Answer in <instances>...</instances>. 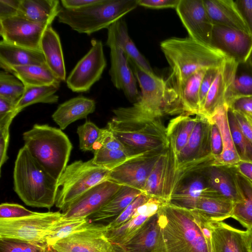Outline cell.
I'll list each match as a JSON object with an SVG mask.
<instances>
[{
	"label": "cell",
	"instance_id": "cell-30",
	"mask_svg": "<svg viewBox=\"0 0 252 252\" xmlns=\"http://www.w3.org/2000/svg\"><path fill=\"white\" fill-rule=\"evenodd\" d=\"M234 202L216 194L202 195L194 210L210 222H218L231 218Z\"/></svg>",
	"mask_w": 252,
	"mask_h": 252
},
{
	"label": "cell",
	"instance_id": "cell-15",
	"mask_svg": "<svg viewBox=\"0 0 252 252\" xmlns=\"http://www.w3.org/2000/svg\"><path fill=\"white\" fill-rule=\"evenodd\" d=\"M238 64L226 57L218 69L199 115L209 119L218 107L230 106L233 101V82Z\"/></svg>",
	"mask_w": 252,
	"mask_h": 252
},
{
	"label": "cell",
	"instance_id": "cell-43",
	"mask_svg": "<svg viewBox=\"0 0 252 252\" xmlns=\"http://www.w3.org/2000/svg\"><path fill=\"white\" fill-rule=\"evenodd\" d=\"M101 131L102 128L90 121H86L84 124L78 126L77 133L79 137L80 149L83 152H93L94 146Z\"/></svg>",
	"mask_w": 252,
	"mask_h": 252
},
{
	"label": "cell",
	"instance_id": "cell-33",
	"mask_svg": "<svg viewBox=\"0 0 252 252\" xmlns=\"http://www.w3.org/2000/svg\"><path fill=\"white\" fill-rule=\"evenodd\" d=\"M7 71L18 78L25 87L52 85L60 87L61 82L46 64L13 66Z\"/></svg>",
	"mask_w": 252,
	"mask_h": 252
},
{
	"label": "cell",
	"instance_id": "cell-48",
	"mask_svg": "<svg viewBox=\"0 0 252 252\" xmlns=\"http://www.w3.org/2000/svg\"><path fill=\"white\" fill-rule=\"evenodd\" d=\"M35 213L18 204L2 203L0 205V219H16L31 216Z\"/></svg>",
	"mask_w": 252,
	"mask_h": 252
},
{
	"label": "cell",
	"instance_id": "cell-51",
	"mask_svg": "<svg viewBox=\"0 0 252 252\" xmlns=\"http://www.w3.org/2000/svg\"><path fill=\"white\" fill-rule=\"evenodd\" d=\"M210 147L211 154L214 158L218 157L222 151V141L218 126L210 122Z\"/></svg>",
	"mask_w": 252,
	"mask_h": 252
},
{
	"label": "cell",
	"instance_id": "cell-39",
	"mask_svg": "<svg viewBox=\"0 0 252 252\" xmlns=\"http://www.w3.org/2000/svg\"><path fill=\"white\" fill-rule=\"evenodd\" d=\"M252 96V65L248 60L238 64L233 82V101L239 98Z\"/></svg>",
	"mask_w": 252,
	"mask_h": 252
},
{
	"label": "cell",
	"instance_id": "cell-37",
	"mask_svg": "<svg viewBox=\"0 0 252 252\" xmlns=\"http://www.w3.org/2000/svg\"><path fill=\"white\" fill-rule=\"evenodd\" d=\"M149 218L138 216L116 228L107 230L106 236L111 244L124 246L136 235Z\"/></svg>",
	"mask_w": 252,
	"mask_h": 252
},
{
	"label": "cell",
	"instance_id": "cell-18",
	"mask_svg": "<svg viewBox=\"0 0 252 252\" xmlns=\"http://www.w3.org/2000/svg\"><path fill=\"white\" fill-rule=\"evenodd\" d=\"M175 162L168 147L156 162L142 192L150 197L168 202L172 192Z\"/></svg>",
	"mask_w": 252,
	"mask_h": 252
},
{
	"label": "cell",
	"instance_id": "cell-59",
	"mask_svg": "<svg viewBox=\"0 0 252 252\" xmlns=\"http://www.w3.org/2000/svg\"><path fill=\"white\" fill-rule=\"evenodd\" d=\"M230 166L252 182V162L240 160L236 164Z\"/></svg>",
	"mask_w": 252,
	"mask_h": 252
},
{
	"label": "cell",
	"instance_id": "cell-23",
	"mask_svg": "<svg viewBox=\"0 0 252 252\" xmlns=\"http://www.w3.org/2000/svg\"><path fill=\"white\" fill-rule=\"evenodd\" d=\"M228 106L224 105L218 107L209 119L219 127L222 141V151L214 158L212 165L230 166L236 164L240 158L234 145L228 119Z\"/></svg>",
	"mask_w": 252,
	"mask_h": 252
},
{
	"label": "cell",
	"instance_id": "cell-36",
	"mask_svg": "<svg viewBox=\"0 0 252 252\" xmlns=\"http://www.w3.org/2000/svg\"><path fill=\"white\" fill-rule=\"evenodd\" d=\"M59 87L54 85L25 87L23 95L16 106V111L19 113L26 107L37 103H57L59 97L56 93Z\"/></svg>",
	"mask_w": 252,
	"mask_h": 252
},
{
	"label": "cell",
	"instance_id": "cell-1",
	"mask_svg": "<svg viewBox=\"0 0 252 252\" xmlns=\"http://www.w3.org/2000/svg\"><path fill=\"white\" fill-rule=\"evenodd\" d=\"M113 112L115 117L107 128L131 153H162L168 148L166 128L160 118L141 114L129 107H119Z\"/></svg>",
	"mask_w": 252,
	"mask_h": 252
},
{
	"label": "cell",
	"instance_id": "cell-60",
	"mask_svg": "<svg viewBox=\"0 0 252 252\" xmlns=\"http://www.w3.org/2000/svg\"><path fill=\"white\" fill-rule=\"evenodd\" d=\"M112 252H129L126 250L122 246L112 244Z\"/></svg>",
	"mask_w": 252,
	"mask_h": 252
},
{
	"label": "cell",
	"instance_id": "cell-63",
	"mask_svg": "<svg viewBox=\"0 0 252 252\" xmlns=\"http://www.w3.org/2000/svg\"><path fill=\"white\" fill-rule=\"evenodd\" d=\"M45 252H56L51 246H47Z\"/></svg>",
	"mask_w": 252,
	"mask_h": 252
},
{
	"label": "cell",
	"instance_id": "cell-41",
	"mask_svg": "<svg viewBox=\"0 0 252 252\" xmlns=\"http://www.w3.org/2000/svg\"><path fill=\"white\" fill-rule=\"evenodd\" d=\"M228 119L232 139L240 160L252 162V143L242 132L232 110L229 107Z\"/></svg>",
	"mask_w": 252,
	"mask_h": 252
},
{
	"label": "cell",
	"instance_id": "cell-12",
	"mask_svg": "<svg viewBox=\"0 0 252 252\" xmlns=\"http://www.w3.org/2000/svg\"><path fill=\"white\" fill-rule=\"evenodd\" d=\"M106 230V225L92 222L86 228L58 241L52 247L56 252H112Z\"/></svg>",
	"mask_w": 252,
	"mask_h": 252
},
{
	"label": "cell",
	"instance_id": "cell-7",
	"mask_svg": "<svg viewBox=\"0 0 252 252\" xmlns=\"http://www.w3.org/2000/svg\"><path fill=\"white\" fill-rule=\"evenodd\" d=\"M110 170L91 159L68 165L58 180L55 206L63 211L87 190L108 180Z\"/></svg>",
	"mask_w": 252,
	"mask_h": 252
},
{
	"label": "cell",
	"instance_id": "cell-5",
	"mask_svg": "<svg viewBox=\"0 0 252 252\" xmlns=\"http://www.w3.org/2000/svg\"><path fill=\"white\" fill-rule=\"evenodd\" d=\"M24 146L32 156L58 180L67 166L72 145L60 128L35 124L23 134Z\"/></svg>",
	"mask_w": 252,
	"mask_h": 252
},
{
	"label": "cell",
	"instance_id": "cell-55",
	"mask_svg": "<svg viewBox=\"0 0 252 252\" xmlns=\"http://www.w3.org/2000/svg\"><path fill=\"white\" fill-rule=\"evenodd\" d=\"M102 0H62V7L71 10L79 9L98 3Z\"/></svg>",
	"mask_w": 252,
	"mask_h": 252
},
{
	"label": "cell",
	"instance_id": "cell-27",
	"mask_svg": "<svg viewBox=\"0 0 252 252\" xmlns=\"http://www.w3.org/2000/svg\"><path fill=\"white\" fill-rule=\"evenodd\" d=\"M45 64V60L41 51L14 45L0 40V67L4 71H7L13 66Z\"/></svg>",
	"mask_w": 252,
	"mask_h": 252
},
{
	"label": "cell",
	"instance_id": "cell-38",
	"mask_svg": "<svg viewBox=\"0 0 252 252\" xmlns=\"http://www.w3.org/2000/svg\"><path fill=\"white\" fill-rule=\"evenodd\" d=\"M92 222L88 218L66 219L63 217L46 237L45 243L47 246H52L58 241L86 228Z\"/></svg>",
	"mask_w": 252,
	"mask_h": 252
},
{
	"label": "cell",
	"instance_id": "cell-44",
	"mask_svg": "<svg viewBox=\"0 0 252 252\" xmlns=\"http://www.w3.org/2000/svg\"><path fill=\"white\" fill-rule=\"evenodd\" d=\"M47 246L17 239L0 238V252H45Z\"/></svg>",
	"mask_w": 252,
	"mask_h": 252
},
{
	"label": "cell",
	"instance_id": "cell-24",
	"mask_svg": "<svg viewBox=\"0 0 252 252\" xmlns=\"http://www.w3.org/2000/svg\"><path fill=\"white\" fill-rule=\"evenodd\" d=\"M106 45L118 46L121 48L128 60H130L145 70L154 72L147 60L138 50L130 38L127 25L123 19L115 22L107 28Z\"/></svg>",
	"mask_w": 252,
	"mask_h": 252
},
{
	"label": "cell",
	"instance_id": "cell-21",
	"mask_svg": "<svg viewBox=\"0 0 252 252\" xmlns=\"http://www.w3.org/2000/svg\"><path fill=\"white\" fill-rule=\"evenodd\" d=\"M213 252H250L248 231L223 221L211 222Z\"/></svg>",
	"mask_w": 252,
	"mask_h": 252
},
{
	"label": "cell",
	"instance_id": "cell-52",
	"mask_svg": "<svg viewBox=\"0 0 252 252\" xmlns=\"http://www.w3.org/2000/svg\"><path fill=\"white\" fill-rule=\"evenodd\" d=\"M21 0H0V20L18 15Z\"/></svg>",
	"mask_w": 252,
	"mask_h": 252
},
{
	"label": "cell",
	"instance_id": "cell-13",
	"mask_svg": "<svg viewBox=\"0 0 252 252\" xmlns=\"http://www.w3.org/2000/svg\"><path fill=\"white\" fill-rule=\"evenodd\" d=\"M162 153L145 154L130 158L111 170L108 180L142 192L148 178Z\"/></svg>",
	"mask_w": 252,
	"mask_h": 252
},
{
	"label": "cell",
	"instance_id": "cell-11",
	"mask_svg": "<svg viewBox=\"0 0 252 252\" xmlns=\"http://www.w3.org/2000/svg\"><path fill=\"white\" fill-rule=\"evenodd\" d=\"M52 23L35 22L17 15L0 20V34L9 44L41 51V38Z\"/></svg>",
	"mask_w": 252,
	"mask_h": 252
},
{
	"label": "cell",
	"instance_id": "cell-31",
	"mask_svg": "<svg viewBox=\"0 0 252 252\" xmlns=\"http://www.w3.org/2000/svg\"><path fill=\"white\" fill-rule=\"evenodd\" d=\"M197 120L196 115L182 114L170 121L166 127L168 147L176 157L187 143Z\"/></svg>",
	"mask_w": 252,
	"mask_h": 252
},
{
	"label": "cell",
	"instance_id": "cell-34",
	"mask_svg": "<svg viewBox=\"0 0 252 252\" xmlns=\"http://www.w3.org/2000/svg\"><path fill=\"white\" fill-rule=\"evenodd\" d=\"M210 187L219 195L234 203L238 194L233 177L228 166L211 165L204 170Z\"/></svg>",
	"mask_w": 252,
	"mask_h": 252
},
{
	"label": "cell",
	"instance_id": "cell-14",
	"mask_svg": "<svg viewBox=\"0 0 252 252\" xmlns=\"http://www.w3.org/2000/svg\"><path fill=\"white\" fill-rule=\"evenodd\" d=\"M175 10L189 37L198 42L211 46L214 25L203 0H180Z\"/></svg>",
	"mask_w": 252,
	"mask_h": 252
},
{
	"label": "cell",
	"instance_id": "cell-32",
	"mask_svg": "<svg viewBox=\"0 0 252 252\" xmlns=\"http://www.w3.org/2000/svg\"><path fill=\"white\" fill-rule=\"evenodd\" d=\"M58 0H21L18 15L30 21L52 23L60 11Z\"/></svg>",
	"mask_w": 252,
	"mask_h": 252
},
{
	"label": "cell",
	"instance_id": "cell-57",
	"mask_svg": "<svg viewBox=\"0 0 252 252\" xmlns=\"http://www.w3.org/2000/svg\"><path fill=\"white\" fill-rule=\"evenodd\" d=\"M229 108L237 111L252 112V96L236 99Z\"/></svg>",
	"mask_w": 252,
	"mask_h": 252
},
{
	"label": "cell",
	"instance_id": "cell-28",
	"mask_svg": "<svg viewBox=\"0 0 252 252\" xmlns=\"http://www.w3.org/2000/svg\"><path fill=\"white\" fill-rule=\"evenodd\" d=\"M40 49L46 63L61 81L66 80L63 54L59 34L50 26L45 31L40 42Z\"/></svg>",
	"mask_w": 252,
	"mask_h": 252
},
{
	"label": "cell",
	"instance_id": "cell-62",
	"mask_svg": "<svg viewBox=\"0 0 252 252\" xmlns=\"http://www.w3.org/2000/svg\"><path fill=\"white\" fill-rule=\"evenodd\" d=\"M240 112V111H239ZM246 118L250 125L252 127V112H241Z\"/></svg>",
	"mask_w": 252,
	"mask_h": 252
},
{
	"label": "cell",
	"instance_id": "cell-6",
	"mask_svg": "<svg viewBox=\"0 0 252 252\" xmlns=\"http://www.w3.org/2000/svg\"><path fill=\"white\" fill-rule=\"evenodd\" d=\"M138 0H102L88 7L75 10L61 8L57 18L73 30L90 35L108 28L138 6Z\"/></svg>",
	"mask_w": 252,
	"mask_h": 252
},
{
	"label": "cell",
	"instance_id": "cell-4",
	"mask_svg": "<svg viewBox=\"0 0 252 252\" xmlns=\"http://www.w3.org/2000/svg\"><path fill=\"white\" fill-rule=\"evenodd\" d=\"M57 183L25 146L19 150L13 170V189L25 204L50 209L55 205Z\"/></svg>",
	"mask_w": 252,
	"mask_h": 252
},
{
	"label": "cell",
	"instance_id": "cell-46",
	"mask_svg": "<svg viewBox=\"0 0 252 252\" xmlns=\"http://www.w3.org/2000/svg\"><path fill=\"white\" fill-rule=\"evenodd\" d=\"M12 116L0 120V168L8 159L7 149L9 140V126L13 119Z\"/></svg>",
	"mask_w": 252,
	"mask_h": 252
},
{
	"label": "cell",
	"instance_id": "cell-19",
	"mask_svg": "<svg viewBox=\"0 0 252 252\" xmlns=\"http://www.w3.org/2000/svg\"><path fill=\"white\" fill-rule=\"evenodd\" d=\"M111 66L109 75L114 86L124 93L126 98L133 103L140 96L136 79L128 63L127 57L118 46H111Z\"/></svg>",
	"mask_w": 252,
	"mask_h": 252
},
{
	"label": "cell",
	"instance_id": "cell-29",
	"mask_svg": "<svg viewBox=\"0 0 252 252\" xmlns=\"http://www.w3.org/2000/svg\"><path fill=\"white\" fill-rule=\"evenodd\" d=\"M142 193L139 189L122 186L104 206L88 219L94 223L112 218L114 219Z\"/></svg>",
	"mask_w": 252,
	"mask_h": 252
},
{
	"label": "cell",
	"instance_id": "cell-25",
	"mask_svg": "<svg viewBox=\"0 0 252 252\" xmlns=\"http://www.w3.org/2000/svg\"><path fill=\"white\" fill-rule=\"evenodd\" d=\"M231 170L238 199L234 203L231 218L239 222L246 230L252 229V182L236 171Z\"/></svg>",
	"mask_w": 252,
	"mask_h": 252
},
{
	"label": "cell",
	"instance_id": "cell-8",
	"mask_svg": "<svg viewBox=\"0 0 252 252\" xmlns=\"http://www.w3.org/2000/svg\"><path fill=\"white\" fill-rule=\"evenodd\" d=\"M63 217L60 212H48L16 219H0V238L46 245V237Z\"/></svg>",
	"mask_w": 252,
	"mask_h": 252
},
{
	"label": "cell",
	"instance_id": "cell-22",
	"mask_svg": "<svg viewBox=\"0 0 252 252\" xmlns=\"http://www.w3.org/2000/svg\"><path fill=\"white\" fill-rule=\"evenodd\" d=\"M203 1L206 10L213 25L226 27L250 33L248 28L235 1L232 0H203Z\"/></svg>",
	"mask_w": 252,
	"mask_h": 252
},
{
	"label": "cell",
	"instance_id": "cell-45",
	"mask_svg": "<svg viewBox=\"0 0 252 252\" xmlns=\"http://www.w3.org/2000/svg\"><path fill=\"white\" fill-rule=\"evenodd\" d=\"M150 198V197L145 193H141L121 214L106 225L107 230L116 228L131 220L136 209L147 202Z\"/></svg>",
	"mask_w": 252,
	"mask_h": 252
},
{
	"label": "cell",
	"instance_id": "cell-3",
	"mask_svg": "<svg viewBox=\"0 0 252 252\" xmlns=\"http://www.w3.org/2000/svg\"><path fill=\"white\" fill-rule=\"evenodd\" d=\"M157 217L160 232L155 252H209L190 210L165 202Z\"/></svg>",
	"mask_w": 252,
	"mask_h": 252
},
{
	"label": "cell",
	"instance_id": "cell-50",
	"mask_svg": "<svg viewBox=\"0 0 252 252\" xmlns=\"http://www.w3.org/2000/svg\"><path fill=\"white\" fill-rule=\"evenodd\" d=\"M219 68L207 69L202 78L199 91L200 112L203 107L207 94L217 74Z\"/></svg>",
	"mask_w": 252,
	"mask_h": 252
},
{
	"label": "cell",
	"instance_id": "cell-53",
	"mask_svg": "<svg viewBox=\"0 0 252 252\" xmlns=\"http://www.w3.org/2000/svg\"><path fill=\"white\" fill-rule=\"evenodd\" d=\"M237 7L252 34V0H237Z\"/></svg>",
	"mask_w": 252,
	"mask_h": 252
},
{
	"label": "cell",
	"instance_id": "cell-49",
	"mask_svg": "<svg viewBox=\"0 0 252 252\" xmlns=\"http://www.w3.org/2000/svg\"><path fill=\"white\" fill-rule=\"evenodd\" d=\"M165 202L159 199L150 197L147 202L136 209L132 219L140 215L151 218L157 214L161 206Z\"/></svg>",
	"mask_w": 252,
	"mask_h": 252
},
{
	"label": "cell",
	"instance_id": "cell-17",
	"mask_svg": "<svg viewBox=\"0 0 252 252\" xmlns=\"http://www.w3.org/2000/svg\"><path fill=\"white\" fill-rule=\"evenodd\" d=\"M122 187L107 180L93 187L63 211L66 219L89 218L104 206Z\"/></svg>",
	"mask_w": 252,
	"mask_h": 252
},
{
	"label": "cell",
	"instance_id": "cell-47",
	"mask_svg": "<svg viewBox=\"0 0 252 252\" xmlns=\"http://www.w3.org/2000/svg\"><path fill=\"white\" fill-rule=\"evenodd\" d=\"M101 148L127 150L107 128H102L101 134L94 146L93 152Z\"/></svg>",
	"mask_w": 252,
	"mask_h": 252
},
{
	"label": "cell",
	"instance_id": "cell-16",
	"mask_svg": "<svg viewBox=\"0 0 252 252\" xmlns=\"http://www.w3.org/2000/svg\"><path fill=\"white\" fill-rule=\"evenodd\" d=\"M211 46L237 63H244L252 53V34L226 27L214 25Z\"/></svg>",
	"mask_w": 252,
	"mask_h": 252
},
{
	"label": "cell",
	"instance_id": "cell-35",
	"mask_svg": "<svg viewBox=\"0 0 252 252\" xmlns=\"http://www.w3.org/2000/svg\"><path fill=\"white\" fill-rule=\"evenodd\" d=\"M159 232L157 214L149 219L128 243L122 246L129 252H155Z\"/></svg>",
	"mask_w": 252,
	"mask_h": 252
},
{
	"label": "cell",
	"instance_id": "cell-54",
	"mask_svg": "<svg viewBox=\"0 0 252 252\" xmlns=\"http://www.w3.org/2000/svg\"><path fill=\"white\" fill-rule=\"evenodd\" d=\"M180 0H138V5L151 9L176 8Z\"/></svg>",
	"mask_w": 252,
	"mask_h": 252
},
{
	"label": "cell",
	"instance_id": "cell-20",
	"mask_svg": "<svg viewBox=\"0 0 252 252\" xmlns=\"http://www.w3.org/2000/svg\"><path fill=\"white\" fill-rule=\"evenodd\" d=\"M205 169L184 179L173 191L168 202L192 210L195 209L198 200L202 195L217 194L210 187Z\"/></svg>",
	"mask_w": 252,
	"mask_h": 252
},
{
	"label": "cell",
	"instance_id": "cell-26",
	"mask_svg": "<svg viewBox=\"0 0 252 252\" xmlns=\"http://www.w3.org/2000/svg\"><path fill=\"white\" fill-rule=\"evenodd\" d=\"M95 109L94 100L78 96L61 104L54 112L52 118L62 130L78 120L85 119Z\"/></svg>",
	"mask_w": 252,
	"mask_h": 252
},
{
	"label": "cell",
	"instance_id": "cell-9",
	"mask_svg": "<svg viewBox=\"0 0 252 252\" xmlns=\"http://www.w3.org/2000/svg\"><path fill=\"white\" fill-rule=\"evenodd\" d=\"M128 61L141 90L140 98L130 107L143 115L160 118L165 114L167 97L165 80L154 72L145 70L133 61Z\"/></svg>",
	"mask_w": 252,
	"mask_h": 252
},
{
	"label": "cell",
	"instance_id": "cell-10",
	"mask_svg": "<svg viewBox=\"0 0 252 252\" xmlns=\"http://www.w3.org/2000/svg\"><path fill=\"white\" fill-rule=\"evenodd\" d=\"M106 66L102 43L93 39L90 49L67 77V86L73 92H88L100 79Z\"/></svg>",
	"mask_w": 252,
	"mask_h": 252
},
{
	"label": "cell",
	"instance_id": "cell-64",
	"mask_svg": "<svg viewBox=\"0 0 252 252\" xmlns=\"http://www.w3.org/2000/svg\"><path fill=\"white\" fill-rule=\"evenodd\" d=\"M248 61L250 62V63L252 65V53L249 59L248 60Z\"/></svg>",
	"mask_w": 252,
	"mask_h": 252
},
{
	"label": "cell",
	"instance_id": "cell-58",
	"mask_svg": "<svg viewBox=\"0 0 252 252\" xmlns=\"http://www.w3.org/2000/svg\"><path fill=\"white\" fill-rule=\"evenodd\" d=\"M16 105L12 102L0 97V120L11 115H17L19 113L16 110Z\"/></svg>",
	"mask_w": 252,
	"mask_h": 252
},
{
	"label": "cell",
	"instance_id": "cell-2",
	"mask_svg": "<svg viewBox=\"0 0 252 252\" xmlns=\"http://www.w3.org/2000/svg\"><path fill=\"white\" fill-rule=\"evenodd\" d=\"M160 47L171 68L165 80L171 89L180 86L199 70L219 68L226 57L218 49L189 36L166 39L161 42Z\"/></svg>",
	"mask_w": 252,
	"mask_h": 252
},
{
	"label": "cell",
	"instance_id": "cell-40",
	"mask_svg": "<svg viewBox=\"0 0 252 252\" xmlns=\"http://www.w3.org/2000/svg\"><path fill=\"white\" fill-rule=\"evenodd\" d=\"M93 153V162L97 166L105 167L110 170L130 158L139 156L126 150H112L103 148L95 150Z\"/></svg>",
	"mask_w": 252,
	"mask_h": 252
},
{
	"label": "cell",
	"instance_id": "cell-56",
	"mask_svg": "<svg viewBox=\"0 0 252 252\" xmlns=\"http://www.w3.org/2000/svg\"><path fill=\"white\" fill-rule=\"evenodd\" d=\"M231 110H232L235 115L242 132L245 136V137L252 143V126L241 112L234 111L232 109Z\"/></svg>",
	"mask_w": 252,
	"mask_h": 252
},
{
	"label": "cell",
	"instance_id": "cell-61",
	"mask_svg": "<svg viewBox=\"0 0 252 252\" xmlns=\"http://www.w3.org/2000/svg\"><path fill=\"white\" fill-rule=\"evenodd\" d=\"M248 231V243L250 252H252V229L247 230Z\"/></svg>",
	"mask_w": 252,
	"mask_h": 252
},
{
	"label": "cell",
	"instance_id": "cell-42",
	"mask_svg": "<svg viewBox=\"0 0 252 252\" xmlns=\"http://www.w3.org/2000/svg\"><path fill=\"white\" fill-rule=\"evenodd\" d=\"M25 86L15 76L6 71L0 72V97L17 105L23 95Z\"/></svg>",
	"mask_w": 252,
	"mask_h": 252
}]
</instances>
